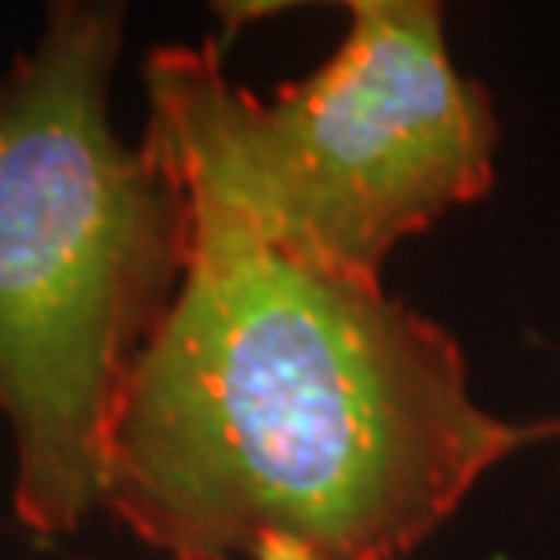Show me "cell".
<instances>
[{
    "label": "cell",
    "mask_w": 560,
    "mask_h": 560,
    "mask_svg": "<svg viewBox=\"0 0 560 560\" xmlns=\"http://www.w3.org/2000/svg\"><path fill=\"white\" fill-rule=\"evenodd\" d=\"M189 255L106 433L103 506L167 560H400L542 436L469 394L458 342L383 284L189 208Z\"/></svg>",
    "instance_id": "cell-1"
},
{
    "label": "cell",
    "mask_w": 560,
    "mask_h": 560,
    "mask_svg": "<svg viewBox=\"0 0 560 560\" xmlns=\"http://www.w3.org/2000/svg\"><path fill=\"white\" fill-rule=\"evenodd\" d=\"M128 8L62 0L0 73V416L15 517L40 539L103 506L120 389L172 306L189 197L109 125Z\"/></svg>",
    "instance_id": "cell-2"
},
{
    "label": "cell",
    "mask_w": 560,
    "mask_h": 560,
    "mask_svg": "<svg viewBox=\"0 0 560 560\" xmlns=\"http://www.w3.org/2000/svg\"><path fill=\"white\" fill-rule=\"evenodd\" d=\"M145 142L211 211L291 259L383 284L400 241L474 205L495 178L499 120L455 70L430 0H353L320 70L259 98L215 44L145 62Z\"/></svg>",
    "instance_id": "cell-3"
},
{
    "label": "cell",
    "mask_w": 560,
    "mask_h": 560,
    "mask_svg": "<svg viewBox=\"0 0 560 560\" xmlns=\"http://www.w3.org/2000/svg\"><path fill=\"white\" fill-rule=\"evenodd\" d=\"M259 560H313V557L295 550V546H266V550L259 553Z\"/></svg>",
    "instance_id": "cell-4"
},
{
    "label": "cell",
    "mask_w": 560,
    "mask_h": 560,
    "mask_svg": "<svg viewBox=\"0 0 560 560\" xmlns=\"http://www.w3.org/2000/svg\"><path fill=\"white\" fill-rule=\"evenodd\" d=\"M550 433H560V422H546L542 425V436H550Z\"/></svg>",
    "instance_id": "cell-5"
}]
</instances>
